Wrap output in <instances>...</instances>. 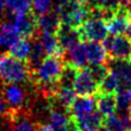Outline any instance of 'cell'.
<instances>
[{
    "label": "cell",
    "mask_w": 131,
    "mask_h": 131,
    "mask_svg": "<svg viewBox=\"0 0 131 131\" xmlns=\"http://www.w3.org/2000/svg\"><path fill=\"white\" fill-rule=\"evenodd\" d=\"M127 37H128L130 40H131V23H130V25H129V27H128V30H127Z\"/></svg>",
    "instance_id": "cell-27"
},
{
    "label": "cell",
    "mask_w": 131,
    "mask_h": 131,
    "mask_svg": "<svg viewBox=\"0 0 131 131\" xmlns=\"http://www.w3.org/2000/svg\"><path fill=\"white\" fill-rule=\"evenodd\" d=\"M88 52L89 63H107L109 55L107 50L100 42H86L85 43Z\"/></svg>",
    "instance_id": "cell-14"
},
{
    "label": "cell",
    "mask_w": 131,
    "mask_h": 131,
    "mask_svg": "<svg viewBox=\"0 0 131 131\" xmlns=\"http://www.w3.org/2000/svg\"><path fill=\"white\" fill-rule=\"evenodd\" d=\"M109 59L113 60H130L131 61V40L127 35H113L112 43L107 49Z\"/></svg>",
    "instance_id": "cell-7"
},
{
    "label": "cell",
    "mask_w": 131,
    "mask_h": 131,
    "mask_svg": "<svg viewBox=\"0 0 131 131\" xmlns=\"http://www.w3.org/2000/svg\"><path fill=\"white\" fill-rule=\"evenodd\" d=\"M96 106L105 118L114 116L117 113V97L116 94H97Z\"/></svg>",
    "instance_id": "cell-15"
},
{
    "label": "cell",
    "mask_w": 131,
    "mask_h": 131,
    "mask_svg": "<svg viewBox=\"0 0 131 131\" xmlns=\"http://www.w3.org/2000/svg\"><path fill=\"white\" fill-rule=\"evenodd\" d=\"M128 5H130V7H131V0H128Z\"/></svg>",
    "instance_id": "cell-30"
},
{
    "label": "cell",
    "mask_w": 131,
    "mask_h": 131,
    "mask_svg": "<svg viewBox=\"0 0 131 131\" xmlns=\"http://www.w3.org/2000/svg\"><path fill=\"white\" fill-rule=\"evenodd\" d=\"M73 90L81 96H96L98 93V84L92 78L88 67L78 69L73 82Z\"/></svg>",
    "instance_id": "cell-5"
},
{
    "label": "cell",
    "mask_w": 131,
    "mask_h": 131,
    "mask_svg": "<svg viewBox=\"0 0 131 131\" xmlns=\"http://www.w3.org/2000/svg\"><path fill=\"white\" fill-rule=\"evenodd\" d=\"M14 25L21 37L31 39L39 32L38 15L35 13L34 10L18 14L14 16Z\"/></svg>",
    "instance_id": "cell-4"
},
{
    "label": "cell",
    "mask_w": 131,
    "mask_h": 131,
    "mask_svg": "<svg viewBox=\"0 0 131 131\" xmlns=\"http://www.w3.org/2000/svg\"><path fill=\"white\" fill-rule=\"evenodd\" d=\"M39 34H40V30L37 33V35H35L34 37L30 39V54H28V58L26 62L28 67H30L31 71L35 70L42 63V61L45 59L44 56L46 54L43 43L40 40Z\"/></svg>",
    "instance_id": "cell-12"
},
{
    "label": "cell",
    "mask_w": 131,
    "mask_h": 131,
    "mask_svg": "<svg viewBox=\"0 0 131 131\" xmlns=\"http://www.w3.org/2000/svg\"><path fill=\"white\" fill-rule=\"evenodd\" d=\"M8 52L16 59L27 61L28 54H30V39L21 37L9 48Z\"/></svg>",
    "instance_id": "cell-19"
},
{
    "label": "cell",
    "mask_w": 131,
    "mask_h": 131,
    "mask_svg": "<svg viewBox=\"0 0 131 131\" xmlns=\"http://www.w3.org/2000/svg\"><path fill=\"white\" fill-rule=\"evenodd\" d=\"M0 131H12L11 121L8 117L7 113L0 117Z\"/></svg>",
    "instance_id": "cell-24"
},
{
    "label": "cell",
    "mask_w": 131,
    "mask_h": 131,
    "mask_svg": "<svg viewBox=\"0 0 131 131\" xmlns=\"http://www.w3.org/2000/svg\"><path fill=\"white\" fill-rule=\"evenodd\" d=\"M8 11L14 16L33 10L32 0H6Z\"/></svg>",
    "instance_id": "cell-20"
},
{
    "label": "cell",
    "mask_w": 131,
    "mask_h": 131,
    "mask_svg": "<svg viewBox=\"0 0 131 131\" xmlns=\"http://www.w3.org/2000/svg\"><path fill=\"white\" fill-rule=\"evenodd\" d=\"M31 81V69L26 61L14 58L8 51L0 52V85Z\"/></svg>",
    "instance_id": "cell-1"
},
{
    "label": "cell",
    "mask_w": 131,
    "mask_h": 131,
    "mask_svg": "<svg viewBox=\"0 0 131 131\" xmlns=\"http://www.w3.org/2000/svg\"><path fill=\"white\" fill-rule=\"evenodd\" d=\"M21 38L15 25L8 21L0 23V50L3 48H10L16 40Z\"/></svg>",
    "instance_id": "cell-13"
},
{
    "label": "cell",
    "mask_w": 131,
    "mask_h": 131,
    "mask_svg": "<svg viewBox=\"0 0 131 131\" xmlns=\"http://www.w3.org/2000/svg\"><path fill=\"white\" fill-rule=\"evenodd\" d=\"M5 8H6V0H0V19L6 15Z\"/></svg>",
    "instance_id": "cell-26"
},
{
    "label": "cell",
    "mask_w": 131,
    "mask_h": 131,
    "mask_svg": "<svg viewBox=\"0 0 131 131\" xmlns=\"http://www.w3.org/2000/svg\"><path fill=\"white\" fill-rule=\"evenodd\" d=\"M110 69L117 73L120 82V88L131 90V61L130 60H108Z\"/></svg>",
    "instance_id": "cell-10"
},
{
    "label": "cell",
    "mask_w": 131,
    "mask_h": 131,
    "mask_svg": "<svg viewBox=\"0 0 131 131\" xmlns=\"http://www.w3.org/2000/svg\"><path fill=\"white\" fill-rule=\"evenodd\" d=\"M110 35H120L127 32L131 23V7L121 5L118 9L105 20Z\"/></svg>",
    "instance_id": "cell-3"
},
{
    "label": "cell",
    "mask_w": 131,
    "mask_h": 131,
    "mask_svg": "<svg viewBox=\"0 0 131 131\" xmlns=\"http://www.w3.org/2000/svg\"><path fill=\"white\" fill-rule=\"evenodd\" d=\"M120 88V82L118 79L117 73L113 69H110L102 82L98 84L97 94H117Z\"/></svg>",
    "instance_id": "cell-18"
},
{
    "label": "cell",
    "mask_w": 131,
    "mask_h": 131,
    "mask_svg": "<svg viewBox=\"0 0 131 131\" xmlns=\"http://www.w3.org/2000/svg\"><path fill=\"white\" fill-rule=\"evenodd\" d=\"M39 37L43 43V46L45 48V51H46L47 56H57V57H62L63 58L66 51L60 46L59 40L57 38L56 34L45 33L40 31Z\"/></svg>",
    "instance_id": "cell-16"
},
{
    "label": "cell",
    "mask_w": 131,
    "mask_h": 131,
    "mask_svg": "<svg viewBox=\"0 0 131 131\" xmlns=\"http://www.w3.org/2000/svg\"><path fill=\"white\" fill-rule=\"evenodd\" d=\"M120 2L122 3V5H128V0H120Z\"/></svg>",
    "instance_id": "cell-29"
},
{
    "label": "cell",
    "mask_w": 131,
    "mask_h": 131,
    "mask_svg": "<svg viewBox=\"0 0 131 131\" xmlns=\"http://www.w3.org/2000/svg\"><path fill=\"white\" fill-rule=\"evenodd\" d=\"M8 109H9V107H8L5 98H3V96H2L1 91H0V117L3 116V115L8 112Z\"/></svg>",
    "instance_id": "cell-25"
},
{
    "label": "cell",
    "mask_w": 131,
    "mask_h": 131,
    "mask_svg": "<svg viewBox=\"0 0 131 131\" xmlns=\"http://www.w3.org/2000/svg\"><path fill=\"white\" fill-rule=\"evenodd\" d=\"M93 131H108V130H107V128H106L105 125H104V126H102V127H100V128H97V129L93 130Z\"/></svg>",
    "instance_id": "cell-28"
},
{
    "label": "cell",
    "mask_w": 131,
    "mask_h": 131,
    "mask_svg": "<svg viewBox=\"0 0 131 131\" xmlns=\"http://www.w3.org/2000/svg\"><path fill=\"white\" fill-rule=\"evenodd\" d=\"M57 38H58L60 46L62 47L64 51L69 50L77 44L82 42L79 28L71 27L69 25H66V24L61 25L59 32L57 33Z\"/></svg>",
    "instance_id": "cell-11"
},
{
    "label": "cell",
    "mask_w": 131,
    "mask_h": 131,
    "mask_svg": "<svg viewBox=\"0 0 131 131\" xmlns=\"http://www.w3.org/2000/svg\"><path fill=\"white\" fill-rule=\"evenodd\" d=\"M61 25H62L61 15L55 8H51L48 12L38 16V27L42 32L57 35Z\"/></svg>",
    "instance_id": "cell-9"
},
{
    "label": "cell",
    "mask_w": 131,
    "mask_h": 131,
    "mask_svg": "<svg viewBox=\"0 0 131 131\" xmlns=\"http://www.w3.org/2000/svg\"><path fill=\"white\" fill-rule=\"evenodd\" d=\"M105 127L108 131H126L121 119L116 115L107 117L105 119Z\"/></svg>",
    "instance_id": "cell-23"
},
{
    "label": "cell",
    "mask_w": 131,
    "mask_h": 131,
    "mask_svg": "<svg viewBox=\"0 0 131 131\" xmlns=\"http://www.w3.org/2000/svg\"><path fill=\"white\" fill-rule=\"evenodd\" d=\"M79 31L82 42H103L108 36L105 20L98 18H89Z\"/></svg>",
    "instance_id": "cell-2"
},
{
    "label": "cell",
    "mask_w": 131,
    "mask_h": 131,
    "mask_svg": "<svg viewBox=\"0 0 131 131\" xmlns=\"http://www.w3.org/2000/svg\"><path fill=\"white\" fill-rule=\"evenodd\" d=\"M88 69L97 84L101 83L110 70L108 63H90L88 66Z\"/></svg>",
    "instance_id": "cell-21"
},
{
    "label": "cell",
    "mask_w": 131,
    "mask_h": 131,
    "mask_svg": "<svg viewBox=\"0 0 131 131\" xmlns=\"http://www.w3.org/2000/svg\"><path fill=\"white\" fill-rule=\"evenodd\" d=\"M96 97L95 96H81L78 95L69 110V116L74 121H80L83 118L96 110Z\"/></svg>",
    "instance_id": "cell-6"
},
{
    "label": "cell",
    "mask_w": 131,
    "mask_h": 131,
    "mask_svg": "<svg viewBox=\"0 0 131 131\" xmlns=\"http://www.w3.org/2000/svg\"><path fill=\"white\" fill-rule=\"evenodd\" d=\"M105 116L96 109L80 121H75L79 131H93L105 125Z\"/></svg>",
    "instance_id": "cell-17"
},
{
    "label": "cell",
    "mask_w": 131,
    "mask_h": 131,
    "mask_svg": "<svg viewBox=\"0 0 131 131\" xmlns=\"http://www.w3.org/2000/svg\"><path fill=\"white\" fill-rule=\"evenodd\" d=\"M52 2H54V0H32L33 10L39 16L51 9Z\"/></svg>",
    "instance_id": "cell-22"
},
{
    "label": "cell",
    "mask_w": 131,
    "mask_h": 131,
    "mask_svg": "<svg viewBox=\"0 0 131 131\" xmlns=\"http://www.w3.org/2000/svg\"><path fill=\"white\" fill-rule=\"evenodd\" d=\"M63 60L66 64H69L77 69L88 67L89 59H88V52H86L85 44L79 43L75 46L70 48L69 50H67L64 52Z\"/></svg>",
    "instance_id": "cell-8"
}]
</instances>
